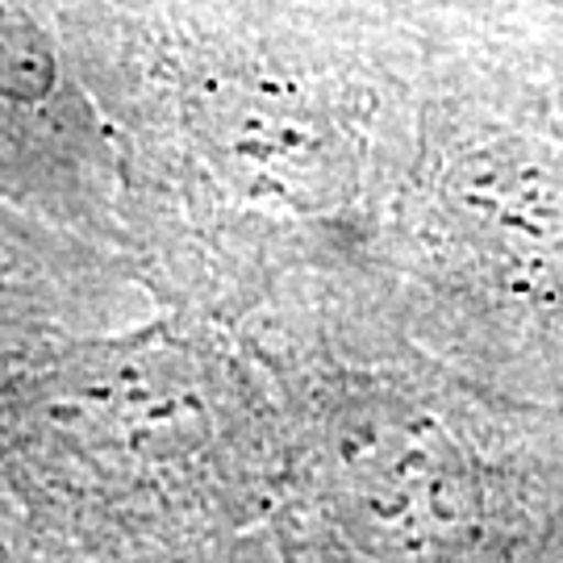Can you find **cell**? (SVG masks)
<instances>
[{"mask_svg": "<svg viewBox=\"0 0 563 563\" xmlns=\"http://www.w3.org/2000/svg\"><path fill=\"white\" fill-rule=\"evenodd\" d=\"M255 355L280 563H563V467L522 426L534 405L342 318Z\"/></svg>", "mask_w": 563, "mask_h": 563, "instance_id": "obj_1", "label": "cell"}, {"mask_svg": "<svg viewBox=\"0 0 563 563\" xmlns=\"http://www.w3.org/2000/svg\"><path fill=\"white\" fill-rule=\"evenodd\" d=\"M272 484L267 376L209 318L0 360V488L101 563H222Z\"/></svg>", "mask_w": 563, "mask_h": 563, "instance_id": "obj_2", "label": "cell"}, {"mask_svg": "<svg viewBox=\"0 0 563 563\" xmlns=\"http://www.w3.org/2000/svg\"><path fill=\"white\" fill-rule=\"evenodd\" d=\"M180 184L284 260L355 255L367 239V130L322 84L255 63H184L172 97Z\"/></svg>", "mask_w": 563, "mask_h": 563, "instance_id": "obj_3", "label": "cell"}, {"mask_svg": "<svg viewBox=\"0 0 563 563\" xmlns=\"http://www.w3.org/2000/svg\"><path fill=\"white\" fill-rule=\"evenodd\" d=\"M413 284L472 318L467 339L563 360V146L426 130L409 197Z\"/></svg>", "mask_w": 563, "mask_h": 563, "instance_id": "obj_4", "label": "cell"}, {"mask_svg": "<svg viewBox=\"0 0 563 563\" xmlns=\"http://www.w3.org/2000/svg\"><path fill=\"white\" fill-rule=\"evenodd\" d=\"M59 92V59L25 0H0V118L42 113Z\"/></svg>", "mask_w": 563, "mask_h": 563, "instance_id": "obj_5", "label": "cell"}, {"mask_svg": "<svg viewBox=\"0 0 563 563\" xmlns=\"http://www.w3.org/2000/svg\"><path fill=\"white\" fill-rule=\"evenodd\" d=\"M0 563H101L0 488Z\"/></svg>", "mask_w": 563, "mask_h": 563, "instance_id": "obj_6", "label": "cell"}]
</instances>
